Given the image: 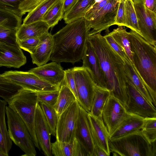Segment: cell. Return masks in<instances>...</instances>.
<instances>
[{
    "label": "cell",
    "instance_id": "obj_1",
    "mask_svg": "<svg viewBox=\"0 0 156 156\" xmlns=\"http://www.w3.org/2000/svg\"><path fill=\"white\" fill-rule=\"evenodd\" d=\"M88 40L98 58L106 88L124 106L128 98L124 60L101 33L89 35Z\"/></svg>",
    "mask_w": 156,
    "mask_h": 156
},
{
    "label": "cell",
    "instance_id": "obj_2",
    "mask_svg": "<svg viewBox=\"0 0 156 156\" xmlns=\"http://www.w3.org/2000/svg\"><path fill=\"white\" fill-rule=\"evenodd\" d=\"M90 29L89 22L84 17L67 24L52 35L50 60L74 64L82 60Z\"/></svg>",
    "mask_w": 156,
    "mask_h": 156
},
{
    "label": "cell",
    "instance_id": "obj_3",
    "mask_svg": "<svg viewBox=\"0 0 156 156\" xmlns=\"http://www.w3.org/2000/svg\"><path fill=\"white\" fill-rule=\"evenodd\" d=\"M129 32L133 65L146 85L156 107V47L135 31L131 30Z\"/></svg>",
    "mask_w": 156,
    "mask_h": 156
},
{
    "label": "cell",
    "instance_id": "obj_4",
    "mask_svg": "<svg viewBox=\"0 0 156 156\" xmlns=\"http://www.w3.org/2000/svg\"><path fill=\"white\" fill-rule=\"evenodd\" d=\"M113 156H156V141L151 143L141 130L118 138L109 139Z\"/></svg>",
    "mask_w": 156,
    "mask_h": 156
},
{
    "label": "cell",
    "instance_id": "obj_5",
    "mask_svg": "<svg viewBox=\"0 0 156 156\" xmlns=\"http://www.w3.org/2000/svg\"><path fill=\"white\" fill-rule=\"evenodd\" d=\"M7 102L8 106L17 113L25 123L35 147L40 151L34 128L36 106L39 103L37 92L23 88Z\"/></svg>",
    "mask_w": 156,
    "mask_h": 156
},
{
    "label": "cell",
    "instance_id": "obj_6",
    "mask_svg": "<svg viewBox=\"0 0 156 156\" xmlns=\"http://www.w3.org/2000/svg\"><path fill=\"white\" fill-rule=\"evenodd\" d=\"M9 136L14 144L25 153V156H35L37 152L31 136L25 123L20 116L8 106H6Z\"/></svg>",
    "mask_w": 156,
    "mask_h": 156
},
{
    "label": "cell",
    "instance_id": "obj_7",
    "mask_svg": "<svg viewBox=\"0 0 156 156\" xmlns=\"http://www.w3.org/2000/svg\"><path fill=\"white\" fill-rule=\"evenodd\" d=\"M73 74L80 105L90 112L96 85L87 70L82 66L71 68Z\"/></svg>",
    "mask_w": 156,
    "mask_h": 156
},
{
    "label": "cell",
    "instance_id": "obj_8",
    "mask_svg": "<svg viewBox=\"0 0 156 156\" xmlns=\"http://www.w3.org/2000/svg\"><path fill=\"white\" fill-rule=\"evenodd\" d=\"M80 105L76 100L58 117L56 128V140L73 142L75 131Z\"/></svg>",
    "mask_w": 156,
    "mask_h": 156
},
{
    "label": "cell",
    "instance_id": "obj_9",
    "mask_svg": "<svg viewBox=\"0 0 156 156\" xmlns=\"http://www.w3.org/2000/svg\"><path fill=\"white\" fill-rule=\"evenodd\" d=\"M133 2L140 34L150 44L156 47V13L147 8L142 0Z\"/></svg>",
    "mask_w": 156,
    "mask_h": 156
},
{
    "label": "cell",
    "instance_id": "obj_10",
    "mask_svg": "<svg viewBox=\"0 0 156 156\" xmlns=\"http://www.w3.org/2000/svg\"><path fill=\"white\" fill-rule=\"evenodd\" d=\"M2 75L23 88L37 92L55 91L60 88L43 80L28 71H9L5 72Z\"/></svg>",
    "mask_w": 156,
    "mask_h": 156
},
{
    "label": "cell",
    "instance_id": "obj_11",
    "mask_svg": "<svg viewBox=\"0 0 156 156\" xmlns=\"http://www.w3.org/2000/svg\"><path fill=\"white\" fill-rule=\"evenodd\" d=\"M127 93L128 99L124 107L128 113L136 114L145 118L156 117V108L128 80Z\"/></svg>",
    "mask_w": 156,
    "mask_h": 156
},
{
    "label": "cell",
    "instance_id": "obj_12",
    "mask_svg": "<svg viewBox=\"0 0 156 156\" xmlns=\"http://www.w3.org/2000/svg\"><path fill=\"white\" fill-rule=\"evenodd\" d=\"M128 113L124 105L111 94L104 107L101 114L102 119L110 136Z\"/></svg>",
    "mask_w": 156,
    "mask_h": 156
},
{
    "label": "cell",
    "instance_id": "obj_13",
    "mask_svg": "<svg viewBox=\"0 0 156 156\" xmlns=\"http://www.w3.org/2000/svg\"><path fill=\"white\" fill-rule=\"evenodd\" d=\"M119 0H109L89 22L91 29L89 35L106 30L115 25Z\"/></svg>",
    "mask_w": 156,
    "mask_h": 156
},
{
    "label": "cell",
    "instance_id": "obj_14",
    "mask_svg": "<svg viewBox=\"0 0 156 156\" xmlns=\"http://www.w3.org/2000/svg\"><path fill=\"white\" fill-rule=\"evenodd\" d=\"M34 128L41 149L46 156H52L51 133L45 117L39 103L37 105Z\"/></svg>",
    "mask_w": 156,
    "mask_h": 156
},
{
    "label": "cell",
    "instance_id": "obj_15",
    "mask_svg": "<svg viewBox=\"0 0 156 156\" xmlns=\"http://www.w3.org/2000/svg\"><path fill=\"white\" fill-rule=\"evenodd\" d=\"M87 113L82 107L80 106L75 138L83 146L89 156H93L95 145Z\"/></svg>",
    "mask_w": 156,
    "mask_h": 156
},
{
    "label": "cell",
    "instance_id": "obj_16",
    "mask_svg": "<svg viewBox=\"0 0 156 156\" xmlns=\"http://www.w3.org/2000/svg\"><path fill=\"white\" fill-rule=\"evenodd\" d=\"M28 72L59 88L65 82V72L59 63L52 62L32 68Z\"/></svg>",
    "mask_w": 156,
    "mask_h": 156
},
{
    "label": "cell",
    "instance_id": "obj_17",
    "mask_svg": "<svg viewBox=\"0 0 156 156\" xmlns=\"http://www.w3.org/2000/svg\"><path fill=\"white\" fill-rule=\"evenodd\" d=\"M82 60V66L87 70L95 83L98 86L106 88L98 58L88 39Z\"/></svg>",
    "mask_w": 156,
    "mask_h": 156
},
{
    "label": "cell",
    "instance_id": "obj_18",
    "mask_svg": "<svg viewBox=\"0 0 156 156\" xmlns=\"http://www.w3.org/2000/svg\"><path fill=\"white\" fill-rule=\"evenodd\" d=\"M27 58L19 46L0 44V66L20 68Z\"/></svg>",
    "mask_w": 156,
    "mask_h": 156
},
{
    "label": "cell",
    "instance_id": "obj_19",
    "mask_svg": "<svg viewBox=\"0 0 156 156\" xmlns=\"http://www.w3.org/2000/svg\"><path fill=\"white\" fill-rule=\"evenodd\" d=\"M87 116L94 145L103 149L109 156L110 136L102 117H96L90 113H88Z\"/></svg>",
    "mask_w": 156,
    "mask_h": 156
},
{
    "label": "cell",
    "instance_id": "obj_20",
    "mask_svg": "<svg viewBox=\"0 0 156 156\" xmlns=\"http://www.w3.org/2000/svg\"><path fill=\"white\" fill-rule=\"evenodd\" d=\"M53 48L52 35L49 32L40 37L34 52L30 54L33 64L37 66L45 64L50 60Z\"/></svg>",
    "mask_w": 156,
    "mask_h": 156
},
{
    "label": "cell",
    "instance_id": "obj_21",
    "mask_svg": "<svg viewBox=\"0 0 156 156\" xmlns=\"http://www.w3.org/2000/svg\"><path fill=\"white\" fill-rule=\"evenodd\" d=\"M145 118L128 113L118 127L110 135V139L120 137L141 129Z\"/></svg>",
    "mask_w": 156,
    "mask_h": 156
},
{
    "label": "cell",
    "instance_id": "obj_22",
    "mask_svg": "<svg viewBox=\"0 0 156 156\" xmlns=\"http://www.w3.org/2000/svg\"><path fill=\"white\" fill-rule=\"evenodd\" d=\"M49 28L48 24L42 20L27 24H21L17 30L18 41L30 38H39L48 33Z\"/></svg>",
    "mask_w": 156,
    "mask_h": 156
},
{
    "label": "cell",
    "instance_id": "obj_23",
    "mask_svg": "<svg viewBox=\"0 0 156 156\" xmlns=\"http://www.w3.org/2000/svg\"><path fill=\"white\" fill-rule=\"evenodd\" d=\"M123 60L125 62L124 70L127 80L132 83L151 105L154 106L146 85L136 71L130 59L126 58Z\"/></svg>",
    "mask_w": 156,
    "mask_h": 156
},
{
    "label": "cell",
    "instance_id": "obj_24",
    "mask_svg": "<svg viewBox=\"0 0 156 156\" xmlns=\"http://www.w3.org/2000/svg\"><path fill=\"white\" fill-rule=\"evenodd\" d=\"M7 102L0 99V149L6 156L12 146L5 121V108Z\"/></svg>",
    "mask_w": 156,
    "mask_h": 156
},
{
    "label": "cell",
    "instance_id": "obj_25",
    "mask_svg": "<svg viewBox=\"0 0 156 156\" xmlns=\"http://www.w3.org/2000/svg\"><path fill=\"white\" fill-rule=\"evenodd\" d=\"M94 1V0H77L71 8L65 13L63 17L65 23L67 24L84 17Z\"/></svg>",
    "mask_w": 156,
    "mask_h": 156
},
{
    "label": "cell",
    "instance_id": "obj_26",
    "mask_svg": "<svg viewBox=\"0 0 156 156\" xmlns=\"http://www.w3.org/2000/svg\"><path fill=\"white\" fill-rule=\"evenodd\" d=\"M111 95V92L106 88L95 85L93 99L90 113L97 117H101L104 107Z\"/></svg>",
    "mask_w": 156,
    "mask_h": 156
},
{
    "label": "cell",
    "instance_id": "obj_27",
    "mask_svg": "<svg viewBox=\"0 0 156 156\" xmlns=\"http://www.w3.org/2000/svg\"><path fill=\"white\" fill-rule=\"evenodd\" d=\"M76 100L74 94L65 82L60 87L58 95L54 106L58 117Z\"/></svg>",
    "mask_w": 156,
    "mask_h": 156
},
{
    "label": "cell",
    "instance_id": "obj_28",
    "mask_svg": "<svg viewBox=\"0 0 156 156\" xmlns=\"http://www.w3.org/2000/svg\"><path fill=\"white\" fill-rule=\"evenodd\" d=\"M64 0H58L48 10L43 16L41 20L46 22L50 28L57 25L64 16L63 5Z\"/></svg>",
    "mask_w": 156,
    "mask_h": 156
},
{
    "label": "cell",
    "instance_id": "obj_29",
    "mask_svg": "<svg viewBox=\"0 0 156 156\" xmlns=\"http://www.w3.org/2000/svg\"><path fill=\"white\" fill-rule=\"evenodd\" d=\"M109 34L123 48L133 64V56L129 39V32L123 26H119Z\"/></svg>",
    "mask_w": 156,
    "mask_h": 156
},
{
    "label": "cell",
    "instance_id": "obj_30",
    "mask_svg": "<svg viewBox=\"0 0 156 156\" xmlns=\"http://www.w3.org/2000/svg\"><path fill=\"white\" fill-rule=\"evenodd\" d=\"M58 0H46L33 10L28 12L23 19V24H27L41 20L44 14Z\"/></svg>",
    "mask_w": 156,
    "mask_h": 156
},
{
    "label": "cell",
    "instance_id": "obj_31",
    "mask_svg": "<svg viewBox=\"0 0 156 156\" xmlns=\"http://www.w3.org/2000/svg\"><path fill=\"white\" fill-rule=\"evenodd\" d=\"M23 88L0 74V97L7 102Z\"/></svg>",
    "mask_w": 156,
    "mask_h": 156
},
{
    "label": "cell",
    "instance_id": "obj_32",
    "mask_svg": "<svg viewBox=\"0 0 156 156\" xmlns=\"http://www.w3.org/2000/svg\"><path fill=\"white\" fill-rule=\"evenodd\" d=\"M49 126L51 134L56 136L58 117L54 107L45 103H39Z\"/></svg>",
    "mask_w": 156,
    "mask_h": 156
},
{
    "label": "cell",
    "instance_id": "obj_33",
    "mask_svg": "<svg viewBox=\"0 0 156 156\" xmlns=\"http://www.w3.org/2000/svg\"><path fill=\"white\" fill-rule=\"evenodd\" d=\"M126 27L140 34L136 14L133 0H125V2Z\"/></svg>",
    "mask_w": 156,
    "mask_h": 156
},
{
    "label": "cell",
    "instance_id": "obj_34",
    "mask_svg": "<svg viewBox=\"0 0 156 156\" xmlns=\"http://www.w3.org/2000/svg\"><path fill=\"white\" fill-rule=\"evenodd\" d=\"M22 18L9 11L0 9V24L18 30L22 24Z\"/></svg>",
    "mask_w": 156,
    "mask_h": 156
},
{
    "label": "cell",
    "instance_id": "obj_35",
    "mask_svg": "<svg viewBox=\"0 0 156 156\" xmlns=\"http://www.w3.org/2000/svg\"><path fill=\"white\" fill-rule=\"evenodd\" d=\"M17 29L0 24V44L19 46L17 37Z\"/></svg>",
    "mask_w": 156,
    "mask_h": 156
},
{
    "label": "cell",
    "instance_id": "obj_36",
    "mask_svg": "<svg viewBox=\"0 0 156 156\" xmlns=\"http://www.w3.org/2000/svg\"><path fill=\"white\" fill-rule=\"evenodd\" d=\"M52 155L55 156H73V141L61 142L56 140L51 143Z\"/></svg>",
    "mask_w": 156,
    "mask_h": 156
},
{
    "label": "cell",
    "instance_id": "obj_37",
    "mask_svg": "<svg viewBox=\"0 0 156 156\" xmlns=\"http://www.w3.org/2000/svg\"><path fill=\"white\" fill-rule=\"evenodd\" d=\"M156 117L145 118L141 129L143 134L151 143L156 141Z\"/></svg>",
    "mask_w": 156,
    "mask_h": 156
},
{
    "label": "cell",
    "instance_id": "obj_38",
    "mask_svg": "<svg viewBox=\"0 0 156 156\" xmlns=\"http://www.w3.org/2000/svg\"><path fill=\"white\" fill-rule=\"evenodd\" d=\"M59 89L50 91L37 92L38 102H44L54 107L58 95Z\"/></svg>",
    "mask_w": 156,
    "mask_h": 156
},
{
    "label": "cell",
    "instance_id": "obj_39",
    "mask_svg": "<svg viewBox=\"0 0 156 156\" xmlns=\"http://www.w3.org/2000/svg\"><path fill=\"white\" fill-rule=\"evenodd\" d=\"M23 0H0V9L12 12L21 17L20 5Z\"/></svg>",
    "mask_w": 156,
    "mask_h": 156
},
{
    "label": "cell",
    "instance_id": "obj_40",
    "mask_svg": "<svg viewBox=\"0 0 156 156\" xmlns=\"http://www.w3.org/2000/svg\"><path fill=\"white\" fill-rule=\"evenodd\" d=\"M39 41L40 37H34L18 40V42L20 48L32 54L35 51Z\"/></svg>",
    "mask_w": 156,
    "mask_h": 156
},
{
    "label": "cell",
    "instance_id": "obj_41",
    "mask_svg": "<svg viewBox=\"0 0 156 156\" xmlns=\"http://www.w3.org/2000/svg\"><path fill=\"white\" fill-rule=\"evenodd\" d=\"M103 37L109 44L122 58L123 59L129 58L123 48L116 42L109 33Z\"/></svg>",
    "mask_w": 156,
    "mask_h": 156
},
{
    "label": "cell",
    "instance_id": "obj_42",
    "mask_svg": "<svg viewBox=\"0 0 156 156\" xmlns=\"http://www.w3.org/2000/svg\"><path fill=\"white\" fill-rule=\"evenodd\" d=\"M125 0H119L115 25L126 27L125 2Z\"/></svg>",
    "mask_w": 156,
    "mask_h": 156
},
{
    "label": "cell",
    "instance_id": "obj_43",
    "mask_svg": "<svg viewBox=\"0 0 156 156\" xmlns=\"http://www.w3.org/2000/svg\"><path fill=\"white\" fill-rule=\"evenodd\" d=\"M65 82L73 92L78 101L76 83L73 71L71 68L65 70Z\"/></svg>",
    "mask_w": 156,
    "mask_h": 156
},
{
    "label": "cell",
    "instance_id": "obj_44",
    "mask_svg": "<svg viewBox=\"0 0 156 156\" xmlns=\"http://www.w3.org/2000/svg\"><path fill=\"white\" fill-rule=\"evenodd\" d=\"M37 0H23L20 5L19 9L23 16L32 11L33 7Z\"/></svg>",
    "mask_w": 156,
    "mask_h": 156
},
{
    "label": "cell",
    "instance_id": "obj_45",
    "mask_svg": "<svg viewBox=\"0 0 156 156\" xmlns=\"http://www.w3.org/2000/svg\"><path fill=\"white\" fill-rule=\"evenodd\" d=\"M73 156H89L83 146L75 138L73 141Z\"/></svg>",
    "mask_w": 156,
    "mask_h": 156
},
{
    "label": "cell",
    "instance_id": "obj_46",
    "mask_svg": "<svg viewBox=\"0 0 156 156\" xmlns=\"http://www.w3.org/2000/svg\"><path fill=\"white\" fill-rule=\"evenodd\" d=\"M144 5L150 10L156 13V0H142Z\"/></svg>",
    "mask_w": 156,
    "mask_h": 156
},
{
    "label": "cell",
    "instance_id": "obj_47",
    "mask_svg": "<svg viewBox=\"0 0 156 156\" xmlns=\"http://www.w3.org/2000/svg\"><path fill=\"white\" fill-rule=\"evenodd\" d=\"M108 154L98 145H95L93 156H109Z\"/></svg>",
    "mask_w": 156,
    "mask_h": 156
},
{
    "label": "cell",
    "instance_id": "obj_48",
    "mask_svg": "<svg viewBox=\"0 0 156 156\" xmlns=\"http://www.w3.org/2000/svg\"><path fill=\"white\" fill-rule=\"evenodd\" d=\"M77 0H64L63 10L64 13L69 10Z\"/></svg>",
    "mask_w": 156,
    "mask_h": 156
},
{
    "label": "cell",
    "instance_id": "obj_49",
    "mask_svg": "<svg viewBox=\"0 0 156 156\" xmlns=\"http://www.w3.org/2000/svg\"><path fill=\"white\" fill-rule=\"evenodd\" d=\"M46 0H37L35 2L34 5L33 6L32 10L37 7V6L40 5L41 4L43 3L44 1Z\"/></svg>",
    "mask_w": 156,
    "mask_h": 156
},
{
    "label": "cell",
    "instance_id": "obj_50",
    "mask_svg": "<svg viewBox=\"0 0 156 156\" xmlns=\"http://www.w3.org/2000/svg\"><path fill=\"white\" fill-rule=\"evenodd\" d=\"M0 156H6L0 149Z\"/></svg>",
    "mask_w": 156,
    "mask_h": 156
}]
</instances>
